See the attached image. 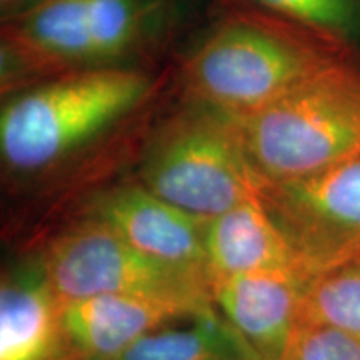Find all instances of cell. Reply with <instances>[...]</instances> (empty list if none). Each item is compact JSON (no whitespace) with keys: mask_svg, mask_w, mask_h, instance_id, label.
<instances>
[{"mask_svg":"<svg viewBox=\"0 0 360 360\" xmlns=\"http://www.w3.org/2000/svg\"><path fill=\"white\" fill-rule=\"evenodd\" d=\"M334 45L267 12L233 13L180 67L184 98L240 119L339 60Z\"/></svg>","mask_w":360,"mask_h":360,"instance_id":"2","label":"cell"},{"mask_svg":"<svg viewBox=\"0 0 360 360\" xmlns=\"http://www.w3.org/2000/svg\"><path fill=\"white\" fill-rule=\"evenodd\" d=\"M195 312L167 300L109 294L60 302V323L75 360H115L148 332Z\"/></svg>","mask_w":360,"mask_h":360,"instance_id":"10","label":"cell"},{"mask_svg":"<svg viewBox=\"0 0 360 360\" xmlns=\"http://www.w3.org/2000/svg\"><path fill=\"white\" fill-rule=\"evenodd\" d=\"M82 215L101 220L150 257L209 274L204 244L209 219L160 199L137 179L97 192Z\"/></svg>","mask_w":360,"mask_h":360,"instance_id":"8","label":"cell"},{"mask_svg":"<svg viewBox=\"0 0 360 360\" xmlns=\"http://www.w3.org/2000/svg\"><path fill=\"white\" fill-rule=\"evenodd\" d=\"M143 32L142 0H34L4 15V97L69 72L127 65Z\"/></svg>","mask_w":360,"mask_h":360,"instance_id":"4","label":"cell"},{"mask_svg":"<svg viewBox=\"0 0 360 360\" xmlns=\"http://www.w3.org/2000/svg\"><path fill=\"white\" fill-rule=\"evenodd\" d=\"M115 360H259L214 305L148 332Z\"/></svg>","mask_w":360,"mask_h":360,"instance_id":"13","label":"cell"},{"mask_svg":"<svg viewBox=\"0 0 360 360\" xmlns=\"http://www.w3.org/2000/svg\"><path fill=\"white\" fill-rule=\"evenodd\" d=\"M310 276L238 274L210 281L215 307L259 360H281L300 326Z\"/></svg>","mask_w":360,"mask_h":360,"instance_id":"9","label":"cell"},{"mask_svg":"<svg viewBox=\"0 0 360 360\" xmlns=\"http://www.w3.org/2000/svg\"><path fill=\"white\" fill-rule=\"evenodd\" d=\"M300 323L332 327L360 340V257L309 277L300 304Z\"/></svg>","mask_w":360,"mask_h":360,"instance_id":"14","label":"cell"},{"mask_svg":"<svg viewBox=\"0 0 360 360\" xmlns=\"http://www.w3.org/2000/svg\"><path fill=\"white\" fill-rule=\"evenodd\" d=\"M204 244L210 281L238 274L310 276L259 197L207 220Z\"/></svg>","mask_w":360,"mask_h":360,"instance_id":"12","label":"cell"},{"mask_svg":"<svg viewBox=\"0 0 360 360\" xmlns=\"http://www.w3.org/2000/svg\"><path fill=\"white\" fill-rule=\"evenodd\" d=\"M60 302L96 295H137L192 310L214 305L209 274L150 257L101 220L80 215L39 252Z\"/></svg>","mask_w":360,"mask_h":360,"instance_id":"6","label":"cell"},{"mask_svg":"<svg viewBox=\"0 0 360 360\" xmlns=\"http://www.w3.org/2000/svg\"><path fill=\"white\" fill-rule=\"evenodd\" d=\"M281 360H360V340L332 327L300 323Z\"/></svg>","mask_w":360,"mask_h":360,"instance_id":"16","label":"cell"},{"mask_svg":"<svg viewBox=\"0 0 360 360\" xmlns=\"http://www.w3.org/2000/svg\"><path fill=\"white\" fill-rule=\"evenodd\" d=\"M259 200L310 276L360 257V155L307 177L262 184Z\"/></svg>","mask_w":360,"mask_h":360,"instance_id":"7","label":"cell"},{"mask_svg":"<svg viewBox=\"0 0 360 360\" xmlns=\"http://www.w3.org/2000/svg\"><path fill=\"white\" fill-rule=\"evenodd\" d=\"M237 122L260 186L334 167L360 155V72L339 58Z\"/></svg>","mask_w":360,"mask_h":360,"instance_id":"3","label":"cell"},{"mask_svg":"<svg viewBox=\"0 0 360 360\" xmlns=\"http://www.w3.org/2000/svg\"><path fill=\"white\" fill-rule=\"evenodd\" d=\"M157 80L139 67H97L13 92L0 112L4 170L34 179L60 169L154 103Z\"/></svg>","mask_w":360,"mask_h":360,"instance_id":"1","label":"cell"},{"mask_svg":"<svg viewBox=\"0 0 360 360\" xmlns=\"http://www.w3.org/2000/svg\"><path fill=\"white\" fill-rule=\"evenodd\" d=\"M0 360H75L40 254L8 267L0 283Z\"/></svg>","mask_w":360,"mask_h":360,"instance_id":"11","label":"cell"},{"mask_svg":"<svg viewBox=\"0 0 360 360\" xmlns=\"http://www.w3.org/2000/svg\"><path fill=\"white\" fill-rule=\"evenodd\" d=\"M135 179L160 199L200 219L217 217L257 199L260 191L237 119L192 102L150 134Z\"/></svg>","mask_w":360,"mask_h":360,"instance_id":"5","label":"cell"},{"mask_svg":"<svg viewBox=\"0 0 360 360\" xmlns=\"http://www.w3.org/2000/svg\"><path fill=\"white\" fill-rule=\"evenodd\" d=\"M259 8L278 19L309 30L328 42L340 37L352 24L350 0H252Z\"/></svg>","mask_w":360,"mask_h":360,"instance_id":"15","label":"cell"},{"mask_svg":"<svg viewBox=\"0 0 360 360\" xmlns=\"http://www.w3.org/2000/svg\"><path fill=\"white\" fill-rule=\"evenodd\" d=\"M34 0H0V6H2L4 15H8V13L20 11L22 7L29 6Z\"/></svg>","mask_w":360,"mask_h":360,"instance_id":"17","label":"cell"}]
</instances>
